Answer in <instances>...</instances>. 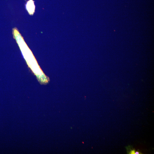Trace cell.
Masks as SVG:
<instances>
[{"instance_id": "7a4b0ae2", "label": "cell", "mask_w": 154, "mask_h": 154, "mask_svg": "<svg viewBox=\"0 0 154 154\" xmlns=\"http://www.w3.org/2000/svg\"><path fill=\"white\" fill-rule=\"evenodd\" d=\"M135 150H131L130 152V154H135Z\"/></svg>"}, {"instance_id": "6da1fadb", "label": "cell", "mask_w": 154, "mask_h": 154, "mask_svg": "<svg viewBox=\"0 0 154 154\" xmlns=\"http://www.w3.org/2000/svg\"><path fill=\"white\" fill-rule=\"evenodd\" d=\"M26 9L30 14L33 15L35 12V6L33 0H30L28 1L26 6Z\"/></svg>"}, {"instance_id": "3957f363", "label": "cell", "mask_w": 154, "mask_h": 154, "mask_svg": "<svg viewBox=\"0 0 154 154\" xmlns=\"http://www.w3.org/2000/svg\"><path fill=\"white\" fill-rule=\"evenodd\" d=\"M140 154V153L138 151H136L135 153V154Z\"/></svg>"}]
</instances>
